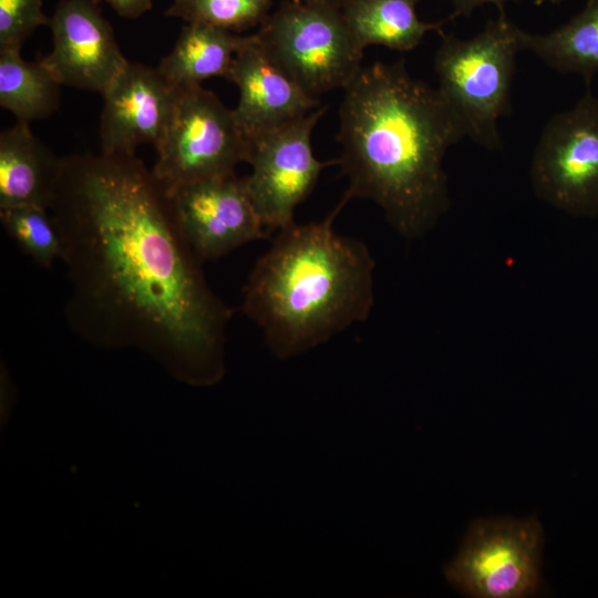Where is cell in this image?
<instances>
[{
  "instance_id": "1",
  "label": "cell",
  "mask_w": 598,
  "mask_h": 598,
  "mask_svg": "<svg viewBox=\"0 0 598 598\" xmlns=\"http://www.w3.org/2000/svg\"><path fill=\"white\" fill-rule=\"evenodd\" d=\"M62 240L69 328L104 349L137 348L174 379L225 374L231 310L209 288L167 197L135 155L62 157L49 208Z\"/></svg>"
},
{
  "instance_id": "2",
  "label": "cell",
  "mask_w": 598,
  "mask_h": 598,
  "mask_svg": "<svg viewBox=\"0 0 598 598\" xmlns=\"http://www.w3.org/2000/svg\"><path fill=\"white\" fill-rule=\"evenodd\" d=\"M342 91L337 141L344 194L377 204L401 236L422 237L450 208L444 157L464 137L458 121L403 60L362 66Z\"/></svg>"
},
{
  "instance_id": "3",
  "label": "cell",
  "mask_w": 598,
  "mask_h": 598,
  "mask_svg": "<svg viewBox=\"0 0 598 598\" xmlns=\"http://www.w3.org/2000/svg\"><path fill=\"white\" fill-rule=\"evenodd\" d=\"M349 200L344 194L322 220L278 230L248 276L240 308L277 358L299 355L370 316L375 261L365 244L333 228Z\"/></svg>"
},
{
  "instance_id": "4",
  "label": "cell",
  "mask_w": 598,
  "mask_h": 598,
  "mask_svg": "<svg viewBox=\"0 0 598 598\" xmlns=\"http://www.w3.org/2000/svg\"><path fill=\"white\" fill-rule=\"evenodd\" d=\"M439 33L441 43L433 60L439 93L458 121L464 137L486 150L501 148L498 122L511 113L523 30L505 11H498L470 39L442 30Z\"/></svg>"
},
{
  "instance_id": "5",
  "label": "cell",
  "mask_w": 598,
  "mask_h": 598,
  "mask_svg": "<svg viewBox=\"0 0 598 598\" xmlns=\"http://www.w3.org/2000/svg\"><path fill=\"white\" fill-rule=\"evenodd\" d=\"M268 59L310 96L344 89L362 68L340 7L285 0L256 32Z\"/></svg>"
},
{
  "instance_id": "6",
  "label": "cell",
  "mask_w": 598,
  "mask_h": 598,
  "mask_svg": "<svg viewBox=\"0 0 598 598\" xmlns=\"http://www.w3.org/2000/svg\"><path fill=\"white\" fill-rule=\"evenodd\" d=\"M249 140L234 111L202 85L181 89L169 123L155 146L153 175L165 193L182 185L236 174Z\"/></svg>"
},
{
  "instance_id": "7",
  "label": "cell",
  "mask_w": 598,
  "mask_h": 598,
  "mask_svg": "<svg viewBox=\"0 0 598 598\" xmlns=\"http://www.w3.org/2000/svg\"><path fill=\"white\" fill-rule=\"evenodd\" d=\"M529 183L534 194L557 210L598 216V97L589 87L543 127L529 164Z\"/></svg>"
},
{
  "instance_id": "8",
  "label": "cell",
  "mask_w": 598,
  "mask_h": 598,
  "mask_svg": "<svg viewBox=\"0 0 598 598\" xmlns=\"http://www.w3.org/2000/svg\"><path fill=\"white\" fill-rule=\"evenodd\" d=\"M543 529L536 517L474 522L445 568L448 581L478 598H520L538 590Z\"/></svg>"
},
{
  "instance_id": "9",
  "label": "cell",
  "mask_w": 598,
  "mask_h": 598,
  "mask_svg": "<svg viewBox=\"0 0 598 598\" xmlns=\"http://www.w3.org/2000/svg\"><path fill=\"white\" fill-rule=\"evenodd\" d=\"M326 107L280 128L250 140L244 177L248 196L268 234L295 223L297 206L316 186L321 172L333 161H320L312 151L311 134Z\"/></svg>"
},
{
  "instance_id": "10",
  "label": "cell",
  "mask_w": 598,
  "mask_h": 598,
  "mask_svg": "<svg viewBox=\"0 0 598 598\" xmlns=\"http://www.w3.org/2000/svg\"><path fill=\"white\" fill-rule=\"evenodd\" d=\"M165 195L177 230L202 262L269 235L236 174L185 184Z\"/></svg>"
},
{
  "instance_id": "11",
  "label": "cell",
  "mask_w": 598,
  "mask_h": 598,
  "mask_svg": "<svg viewBox=\"0 0 598 598\" xmlns=\"http://www.w3.org/2000/svg\"><path fill=\"white\" fill-rule=\"evenodd\" d=\"M48 25L53 48L41 62L61 85L101 94L128 63L95 0H61Z\"/></svg>"
},
{
  "instance_id": "12",
  "label": "cell",
  "mask_w": 598,
  "mask_h": 598,
  "mask_svg": "<svg viewBox=\"0 0 598 598\" xmlns=\"http://www.w3.org/2000/svg\"><path fill=\"white\" fill-rule=\"evenodd\" d=\"M179 91L157 66L128 61L101 93V153L133 155L141 144L156 146Z\"/></svg>"
},
{
  "instance_id": "13",
  "label": "cell",
  "mask_w": 598,
  "mask_h": 598,
  "mask_svg": "<svg viewBox=\"0 0 598 598\" xmlns=\"http://www.w3.org/2000/svg\"><path fill=\"white\" fill-rule=\"evenodd\" d=\"M227 80L239 90V101L233 111L249 141L318 109V99L306 93L268 59L256 33L236 53Z\"/></svg>"
},
{
  "instance_id": "14",
  "label": "cell",
  "mask_w": 598,
  "mask_h": 598,
  "mask_svg": "<svg viewBox=\"0 0 598 598\" xmlns=\"http://www.w3.org/2000/svg\"><path fill=\"white\" fill-rule=\"evenodd\" d=\"M62 157L55 156L17 121L0 133V208L34 205L50 208Z\"/></svg>"
},
{
  "instance_id": "15",
  "label": "cell",
  "mask_w": 598,
  "mask_h": 598,
  "mask_svg": "<svg viewBox=\"0 0 598 598\" xmlns=\"http://www.w3.org/2000/svg\"><path fill=\"white\" fill-rule=\"evenodd\" d=\"M417 0H348L341 12L357 45H382L408 52L415 49L431 31L440 32L454 20L451 16L426 22L416 12Z\"/></svg>"
},
{
  "instance_id": "16",
  "label": "cell",
  "mask_w": 598,
  "mask_h": 598,
  "mask_svg": "<svg viewBox=\"0 0 598 598\" xmlns=\"http://www.w3.org/2000/svg\"><path fill=\"white\" fill-rule=\"evenodd\" d=\"M249 38L205 23H186L157 68L178 89L202 85L210 78L227 79L236 53Z\"/></svg>"
},
{
  "instance_id": "17",
  "label": "cell",
  "mask_w": 598,
  "mask_h": 598,
  "mask_svg": "<svg viewBox=\"0 0 598 598\" xmlns=\"http://www.w3.org/2000/svg\"><path fill=\"white\" fill-rule=\"evenodd\" d=\"M522 45L556 72L579 75L589 85L598 73V0H587L579 12L550 32L523 30Z\"/></svg>"
},
{
  "instance_id": "18",
  "label": "cell",
  "mask_w": 598,
  "mask_h": 598,
  "mask_svg": "<svg viewBox=\"0 0 598 598\" xmlns=\"http://www.w3.org/2000/svg\"><path fill=\"white\" fill-rule=\"evenodd\" d=\"M20 52L0 51V105L30 124L58 110L61 84L41 60L29 62Z\"/></svg>"
},
{
  "instance_id": "19",
  "label": "cell",
  "mask_w": 598,
  "mask_h": 598,
  "mask_svg": "<svg viewBox=\"0 0 598 598\" xmlns=\"http://www.w3.org/2000/svg\"><path fill=\"white\" fill-rule=\"evenodd\" d=\"M0 221L37 265L50 268L55 260H61L60 231L48 208L34 205L0 208Z\"/></svg>"
},
{
  "instance_id": "20",
  "label": "cell",
  "mask_w": 598,
  "mask_h": 598,
  "mask_svg": "<svg viewBox=\"0 0 598 598\" xmlns=\"http://www.w3.org/2000/svg\"><path fill=\"white\" fill-rule=\"evenodd\" d=\"M271 4L272 0H174L166 16L240 32L260 25Z\"/></svg>"
},
{
  "instance_id": "21",
  "label": "cell",
  "mask_w": 598,
  "mask_h": 598,
  "mask_svg": "<svg viewBox=\"0 0 598 598\" xmlns=\"http://www.w3.org/2000/svg\"><path fill=\"white\" fill-rule=\"evenodd\" d=\"M48 23L42 0H0V51H21L33 31Z\"/></svg>"
},
{
  "instance_id": "22",
  "label": "cell",
  "mask_w": 598,
  "mask_h": 598,
  "mask_svg": "<svg viewBox=\"0 0 598 598\" xmlns=\"http://www.w3.org/2000/svg\"><path fill=\"white\" fill-rule=\"evenodd\" d=\"M118 16L123 18L134 19L152 8V0H103Z\"/></svg>"
},
{
  "instance_id": "23",
  "label": "cell",
  "mask_w": 598,
  "mask_h": 598,
  "mask_svg": "<svg viewBox=\"0 0 598 598\" xmlns=\"http://www.w3.org/2000/svg\"><path fill=\"white\" fill-rule=\"evenodd\" d=\"M453 11L450 14L453 19L458 17H468L476 8L491 4L497 8V11H505L508 2L514 0H451Z\"/></svg>"
},
{
  "instance_id": "24",
  "label": "cell",
  "mask_w": 598,
  "mask_h": 598,
  "mask_svg": "<svg viewBox=\"0 0 598 598\" xmlns=\"http://www.w3.org/2000/svg\"><path fill=\"white\" fill-rule=\"evenodd\" d=\"M13 404V385L10 382L7 371L1 370V426H3L10 417Z\"/></svg>"
},
{
  "instance_id": "25",
  "label": "cell",
  "mask_w": 598,
  "mask_h": 598,
  "mask_svg": "<svg viewBox=\"0 0 598 598\" xmlns=\"http://www.w3.org/2000/svg\"><path fill=\"white\" fill-rule=\"evenodd\" d=\"M565 0H535L536 6H543V4H559Z\"/></svg>"
},
{
  "instance_id": "26",
  "label": "cell",
  "mask_w": 598,
  "mask_h": 598,
  "mask_svg": "<svg viewBox=\"0 0 598 598\" xmlns=\"http://www.w3.org/2000/svg\"><path fill=\"white\" fill-rule=\"evenodd\" d=\"M331 1L332 3L337 4L338 7H341L346 1L348 0H329Z\"/></svg>"
},
{
  "instance_id": "27",
  "label": "cell",
  "mask_w": 598,
  "mask_h": 598,
  "mask_svg": "<svg viewBox=\"0 0 598 598\" xmlns=\"http://www.w3.org/2000/svg\"><path fill=\"white\" fill-rule=\"evenodd\" d=\"M293 1H312V0H293Z\"/></svg>"
}]
</instances>
